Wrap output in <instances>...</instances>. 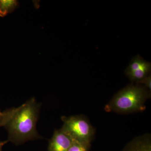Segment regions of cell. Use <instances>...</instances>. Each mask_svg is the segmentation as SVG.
Returning <instances> with one entry per match:
<instances>
[{
    "label": "cell",
    "mask_w": 151,
    "mask_h": 151,
    "mask_svg": "<svg viewBox=\"0 0 151 151\" xmlns=\"http://www.w3.org/2000/svg\"><path fill=\"white\" fill-rule=\"evenodd\" d=\"M61 129L73 140L91 143L94 130L89 120L83 115L62 116Z\"/></svg>",
    "instance_id": "3957f363"
},
{
    "label": "cell",
    "mask_w": 151,
    "mask_h": 151,
    "mask_svg": "<svg viewBox=\"0 0 151 151\" xmlns=\"http://www.w3.org/2000/svg\"><path fill=\"white\" fill-rule=\"evenodd\" d=\"M73 140L62 129H55L49 141L47 151H68Z\"/></svg>",
    "instance_id": "5b68a950"
},
{
    "label": "cell",
    "mask_w": 151,
    "mask_h": 151,
    "mask_svg": "<svg viewBox=\"0 0 151 151\" xmlns=\"http://www.w3.org/2000/svg\"><path fill=\"white\" fill-rule=\"evenodd\" d=\"M40 104L35 97L17 108L15 112L4 127L8 133V142L16 145L28 141L41 139L37 130Z\"/></svg>",
    "instance_id": "6da1fadb"
},
{
    "label": "cell",
    "mask_w": 151,
    "mask_h": 151,
    "mask_svg": "<svg viewBox=\"0 0 151 151\" xmlns=\"http://www.w3.org/2000/svg\"><path fill=\"white\" fill-rule=\"evenodd\" d=\"M17 108H12L5 111H0V127H4L15 112Z\"/></svg>",
    "instance_id": "9c48e42d"
},
{
    "label": "cell",
    "mask_w": 151,
    "mask_h": 151,
    "mask_svg": "<svg viewBox=\"0 0 151 151\" xmlns=\"http://www.w3.org/2000/svg\"><path fill=\"white\" fill-rule=\"evenodd\" d=\"M139 84L145 86L150 92L151 91V76L150 74L146 77Z\"/></svg>",
    "instance_id": "30bf717a"
},
{
    "label": "cell",
    "mask_w": 151,
    "mask_h": 151,
    "mask_svg": "<svg viewBox=\"0 0 151 151\" xmlns=\"http://www.w3.org/2000/svg\"><path fill=\"white\" fill-rule=\"evenodd\" d=\"M8 141H0V151H2L3 147L8 142Z\"/></svg>",
    "instance_id": "8fae6325"
},
{
    "label": "cell",
    "mask_w": 151,
    "mask_h": 151,
    "mask_svg": "<svg viewBox=\"0 0 151 151\" xmlns=\"http://www.w3.org/2000/svg\"><path fill=\"white\" fill-rule=\"evenodd\" d=\"M122 151H151L150 135L147 134L134 138Z\"/></svg>",
    "instance_id": "8992f818"
},
{
    "label": "cell",
    "mask_w": 151,
    "mask_h": 151,
    "mask_svg": "<svg viewBox=\"0 0 151 151\" xmlns=\"http://www.w3.org/2000/svg\"><path fill=\"white\" fill-rule=\"evenodd\" d=\"M18 1L14 0H0V17H4L18 7Z\"/></svg>",
    "instance_id": "52a82bcc"
},
{
    "label": "cell",
    "mask_w": 151,
    "mask_h": 151,
    "mask_svg": "<svg viewBox=\"0 0 151 151\" xmlns=\"http://www.w3.org/2000/svg\"><path fill=\"white\" fill-rule=\"evenodd\" d=\"M151 92L141 84H130L116 93L106 105V112L127 114L143 111Z\"/></svg>",
    "instance_id": "7a4b0ae2"
},
{
    "label": "cell",
    "mask_w": 151,
    "mask_h": 151,
    "mask_svg": "<svg viewBox=\"0 0 151 151\" xmlns=\"http://www.w3.org/2000/svg\"><path fill=\"white\" fill-rule=\"evenodd\" d=\"M151 69L150 63L144 60L139 55H137L132 60L125 73L132 82L139 84L150 75Z\"/></svg>",
    "instance_id": "277c9868"
},
{
    "label": "cell",
    "mask_w": 151,
    "mask_h": 151,
    "mask_svg": "<svg viewBox=\"0 0 151 151\" xmlns=\"http://www.w3.org/2000/svg\"><path fill=\"white\" fill-rule=\"evenodd\" d=\"M91 143L73 140L68 151H89Z\"/></svg>",
    "instance_id": "ba28073f"
}]
</instances>
